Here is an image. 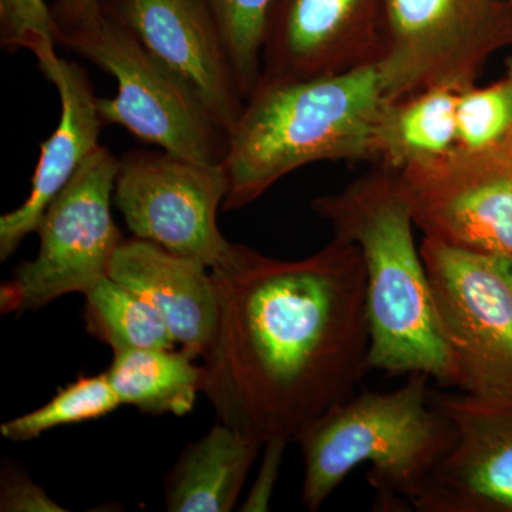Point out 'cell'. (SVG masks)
Listing matches in <instances>:
<instances>
[{"instance_id": "cell-13", "label": "cell", "mask_w": 512, "mask_h": 512, "mask_svg": "<svg viewBox=\"0 0 512 512\" xmlns=\"http://www.w3.org/2000/svg\"><path fill=\"white\" fill-rule=\"evenodd\" d=\"M103 8L200 96L228 136L245 107L220 29L202 0H103Z\"/></svg>"}, {"instance_id": "cell-18", "label": "cell", "mask_w": 512, "mask_h": 512, "mask_svg": "<svg viewBox=\"0 0 512 512\" xmlns=\"http://www.w3.org/2000/svg\"><path fill=\"white\" fill-rule=\"evenodd\" d=\"M458 94L436 87L387 103L377 136L379 165L400 171L454 150Z\"/></svg>"}, {"instance_id": "cell-17", "label": "cell", "mask_w": 512, "mask_h": 512, "mask_svg": "<svg viewBox=\"0 0 512 512\" xmlns=\"http://www.w3.org/2000/svg\"><path fill=\"white\" fill-rule=\"evenodd\" d=\"M187 349H133L114 353L106 375L121 406L151 416L190 413L204 389V367Z\"/></svg>"}, {"instance_id": "cell-28", "label": "cell", "mask_w": 512, "mask_h": 512, "mask_svg": "<svg viewBox=\"0 0 512 512\" xmlns=\"http://www.w3.org/2000/svg\"><path fill=\"white\" fill-rule=\"evenodd\" d=\"M504 3H507V5H510L512 8V0H503Z\"/></svg>"}, {"instance_id": "cell-8", "label": "cell", "mask_w": 512, "mask_h": 512, "mask_svg": "<svg viewBox=\"0 0 512 512\" xmlns=\"http://www.w3.org/2000/svg\"><path fill=\"white\" fill-rule=\"evenodd\" d=\"M503 0H383L380 56L389 103L474 86L495 50L512 42Z\"/></svg>"}, {"instance_id": "cell-14", "label": "cell", "mask_w": 512, "mask_h": 512, "mask_svg": "<svg viewBox=\"0 0 512 512\" xmlns=\"http://www.w3.org/2000/svg\"><path fill=\"white\" fill-rule=\"evenodd\" d=\"M56 87L62 103L59 124L40 147L32 190L16 210L0 218V259L6 261L23 239L36 232L40 220L60 191L69 184L90 154L100 147L99 97L82 64L53 55L39 64Z\"/></svg>"}, {"instance_id": "cell-16", "label": "cell", "mask_w": 512, "mask_h": 512, "mask_svg": "<svg viewBox=\"0 0 512 512\" xmlns=\"http://www.w3.org/2000/svg\"><path fill=\"white\" fill-rule=\"evenodd\" d=\"M262 441L218 421L204 437L185 447L164 478L170 512L234 510Z\"/></svg>"}, {"instance_id": "cell-1", "label": "cell", "mask_w": 512, "mask_h": 512, "mask_svg": "<svg viewBox=\"0 0 512 512\" xmlns=\"http://www.w3.org/2000/svg\"><path fill=\"white\" fill-rule=\"evenodd\" d=\"M211 274L218 319L201 356L202 393L239 433L296 443L372 370L359 248L333 237L282 261L237 244Z\"/></svg>"}, {"instance_id": "cell-19", "label": "cell", "mask_w": 512, "mask_h": 512, "mask_svg": "<svg viewBox=\"0 0 512 512\" xmlns=\"http://www.w3.org/2000/svg\"><path fill=\"white\" fill-rule=\"evenodd\" d=\"M84 298L87 332L110 346L113 353L133 349H171L177 343L160 313L109 275L97 281L84 293Z\"/></svg>"}, {"instance_id": "cell-20", "label": "cell", "mask_w": 512, "mask_h": 512, "mask_svg": "<svg viewBox=\"0 0 512 512\" xmlns=\"http://www.w3.org/2000/svg\"><path fill=\"white\" fill-rule=\"evenodd\" d=\"M121 406L106 372L83 376L57 392L50 402L33 412L3 423L0 433L6 440H35L47 431L83 421L109 416Z\"/></svg>"}, {"instance_id": "cell-12", "label": "cell", "mask_w": 512, "mask_h": 512, "mask_svg": "<svg viewBox=\"0 0 512 512\" xmlns=\"http://www.w3.org/2000/svg\"><path fill=\"white\" fill-rule=\"evenodd\" d=\"M382 13L383 0H275L259 82H295L377 63Z\"/></svg>"}, {"instance_id": "cell-23", "label": "cell", "mask_w": 512, "mask_h": 512, "mask_svg": "<svg viewBox=\"0 0 512 512\" xmlns=\"http://www.w3.org/2000/svg\"><path fill=\"white\" fill-rule=\"evenodd\" d=\"M0 43L8 52L29 50L37 63L55 55L56 23L45 0H0Z\"/></svg>"}, {"instance_id": "cell-25", "label": "cell", "mask_w": 512, "mask_h": 512, "mask_svg": "<svg viewBox=\"0 0 512 512\" xmlns=\"http://www.w3.org/2000/svg\"><path fill=\"white\" fill-rule=\"evenodd\" d=\"M288 444L291 443L282 439L265 441L264 450H262L264 456H262L258 476L248 493L247 500L242 504L241 511L264 512L269 510L279 471H281L282 458H284L285 448Z\"/></svg>"}, {"instance_id": "cell-3", "label": "cell", "mask_w": 512, "mask_h": 512, "mask_svg": "<svg viewBox=\"0 0 512 512\" xmlns=\"http://www.w3.org/2000/svg\"><path fill=\"white\" fill-rule=\"evenodd\" d=\"M333 237L362 254L370 332V366L390 375L424 373L453 387L414 222L399 173L379 165L345 188L312 201Z\"/></svg>"}, {"instance_id": "cell-26", "label": "cell", "mask_w": 512, "mask_h": 512, "mask_svg": "<svg viewBox=\"0 0 512 512\" xmlns=\"http://www.w3.org/2000/svg\"><path fill=\"white\" fill-rule=\"evenodd\" d=\"M101 9L103 0H56L50 10L56 23L57 39L62 33L76 29L77 26L92 19L101 12Z\"/></svg>"}, {"instance_id": "cell-27", "label": "cell", "mask_w": 512, "mask_h": 512, "mask_svg": "<svg viewBox=\"0 0 512 512\" xmlns=\"http://www.w3.org/2000/svg\"><path fill=\"white\" fill-rule=\"evenodd\" d=\"M505 66H507V73H505V74H507V76L511 77V79H512V55L510 57H508V60H507V63H505ZM504 144H505V146L510 148V150L512 151V128L510 130V133H508L507 138H505Z\"/></svg>"}, {"instance_id": "cell-15", "label": "cell", "mask_w": 512, "mask_h": 512, "mask_svg": "<svg viewBox=\"0 0 512 512\" xmlns=\"http://www.w3.org/2000/svg\"><path fill=\"white\" fill-rule=\"evenodd\" d=\"M107 275L150 303L181 348L202 356L218 319L217 286L207 266L131 238L121 242Z\"/></svg>"}, {"instance_id": "cell-2", "label": "cell", "mask_w": 512, "mask_h": 512, "mask_svg": "<svg viewBox=\"0 0 512 512\" xmlns=\"http://www.w3.org/2000/svg\"><path fill=\"white\" fill-rule=\"evenodd\" d=\"M387 103L377 63L295 82H259L228 136L222 208L247 207L305 165L379 164L377 136Z\"/></svg>"}, {"instance_id": "cell-11", "label": "cell", "mask_w": 512, "mask_h": 512, "mask_svg": "<svg viewBox=\"0 0 512 512\" xmlns=\"http://www.w3.org/2000/svg\"><path fill=\"white\" fill-rule=\"evenodd\" d=\"M453 446L413 498L420 512H512V400L430 392Z\"/></svg>"}, {"instance_id": "cell-9", "label": "cell", "mask_w": 512, "mask_h": 512, "mask_svg": "<svg viewBox=\"0 0 512 512\" xmlns=\"http://www.w3.org/2000/svg\"><path fill=\"white\" fill-rule=\"evenodd\" d=\"M228 190L222 164H198L164 150H133L120 158L114 204L134 238L212 271L237 247L218 227Z\"/></svg>"}, {"instance_id": "cell-4", "label": "cell", "mask_w": 512, "mask_h": 512, "mask_svg": "<svg viewBox=\"0 0 512 512\" xmlns=\"http://www.w3.org/2000/svg\"><path fill=\"white\" fill-rule=\"evenodd\" d=\"M430 376L412 373L392 392L355 393L299 434L302 503L318 511L360 464L383 510L412 503L454 443L453 424L431 403Z\"/></svg>"}, {"instance_id": "cell-24", "label": "cell", "mask_w": 512, "mask_h": 512, "mask_svg": "<svg viewBox=\"0 0 512 512\" xmlns=\"http://www.w3.org/2000/svg\"><path fill=\"white\" fill-rule=\"evenodd\" d=\"M0 511L63 512L66 510L53 501L28 474L8 464L3 468L2 478H0Z\"/></svg>"}, {"instance_id": "cell-21", "label": "cell", "mask_w": 512, "mask_h": 512, "mask_svg": "<svg viewBox=\"0 0 512 512\" xmlns=\"http://www.w3.org/2000/svg\"><path fill=\"white\" fill-rule=\"evenodd\" d=\"M220 29L245 101L261 77L266 23L275 0H202Z\"/></svg>"}, {"instance_id": "cell-10", "label": "cell", "mask_w": 512, "mask_h": 512, "mask_svg": "<svg viewBox=\"0 0 512 512\" xmlns=\"http://www.w3.org/2000/svg\"><path fill=\"white\" fill-rule=\"evenodd\" d=\"M399 173L424 238L512 262V151L454 148Z\"/></svg>"}, {"instance_id": "cell-5", "label": "cell", "mask_w": 512, "mask_h": 512, "mask_svg": "<svg viewBox=\"0 0 512 512\" xmlns=\"http://www.w3.org/2000/svg\"><path fill=\"white\" fill-rule=\"evenodd\" d=\"M114 77V97H99L106 124L126 128L143 143L198 164L220 165L228 133L197 93L133 33L101 9L57 39Z\"/></svg>"}, {"instance_id": "cell-6", "label": "cell", "mask_w": 512, "mask_h": 512, "mask_svg": "<svg viewBox=\"0 0 512 512\" xmlns=\"http://www.w3.org/2000/svg\"><path fill=\"white\" fill-rule=\"evenodd\" d=\"M420 254L454 389L512 400V262L430 238Z\"/></svg>"}, {"instance_id": "cell-22", "label": "cell", "mask_w": 512, "mask_h": 512, "mask_svg": "<svg viewBox=\"0 0 512 512\" xmlns=\"http://www.w3.org/2000/svg\"><path fill=\"white\" fill-rule=\"evenodd\" d=\"M512 128V79L487 87H468L458 94L457 147L485 150L504 144Z\"/></svg>"}, {"instance_id": "cell-7", "label": "cell", "mask_w": 512, "mask_h": 512, "mask_svg": "<svg viewBox=\"0 0 512 512\" xmlns=\"http://www.w3.org/2000/svg\"><path fill=\"white\" fill-rule=\"evenodd\" d=\"M120 158L100 146L47 207L36 258L0 289L2 313L37 311L69 293H86L109 274L124 241L111 214Z\"/></svg>"}]
</instances>
